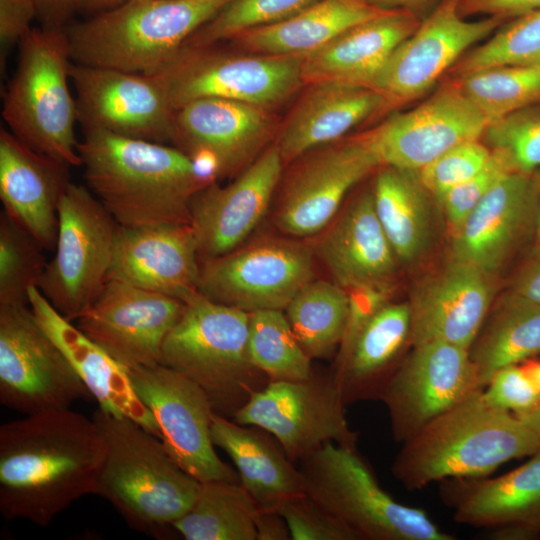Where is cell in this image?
<instances>
[{"label":"cell","instance_id":"cell-1","mask_svg":"<svg viewBox=\"0 0 540 540\" xmlns=\"http://www.w3.org/2000/svg\"><path fill=\"white\" fill-rule=\"evenodd\" d=\"M104 454V439L93 418L70 408L2 424V516L47 526L74 501L95 494Z\"/></svg>","mask_w":540,"mask_h":540},{"label":"cell","instance_id":"cell-2","mask_svg":"<svg viewBox=\"0 0 540 540\" xmlns=\"http://www.w3.org/2000/svg\"><path fill=\"white\" fill-rule=\"evenodd\" d=\"M78 153L86 186L123 227L191 224L192 199L213 183L165 143L86 130Z\"/></svg>","mask_w":540,"mask_h":540},{"label":"cell","instance_id":"cell-3","mask_svg":"<svg viewBox=\"0 0 540 540\" xmlns=\"http://www.w3.org/2000/svg\"><path fill=\"white\" fill-rule=\"evenodd\" d=\"M481 390L402 443L391 472L408 490L449 479L482 478L530 456L540 437L517 416L489 406Z\"/></svg>","mask_w":540,"mask_h":540},{"label":"cell","instance_id":"cell-4","mask_svg":"<svg viewBox=\"0 0 540 540\" xmlns=\"http://www.w3.org/2000/svg\"><path fill=\"white\" fill-rule=\"evenodd\" d=\"M92 418L105 443L95 494L134 529L157 536L172 527L193 505L201 483L135 421L100 408Z\"/></svg>","mask_w":540,"mask_h":540},{"label":"cell","instance_id":"cell-5","mask_svg":"<svg viewBox=\"0 0 540 540\" xmlns=\"http://www.w3.org/2000/svg\"><path fill=\"white\" fill-rule=\"evenodd\" d=\"M231 0H130L66 32L73 62L150 74Z\"/></svg>","mask_w":540,"mask_h":540},{"label":"cell","instance_id":"cell-6","mask_svg":"<svg viewBox=\"0 0 540 540\" xmlns=\"http://www.w3.org/2000/svg\"><path fill=\"white\" fill-rule=\"evenodd\" d=\"M249 317L199 292L185 302L162 349L161 364L193 381L213 411L230 419L270 382L248 358Z\"/></svg>","mask_w":540,"mask_h":540},{"label":"cell","instance_id":"cell-7","mask_svg":"<svg viewBox=\"0 0 540 540\" xmlns=\"http://www.w3.org/2000/svg\"><path fill=\"white\" fill-rule=\"evenodd\" d=\"M19 46L17 68L3 100L2 117L9 131L48 157L69 167L81 166L66 32L32 28Z\"/></svg>","mask_w":540,"mask_h":540},{"label":"cell","instance_id":"cell-8","mask_svg":"<svg viewBox=\"0 0 540 540\" xmlns=\"http://www.w3.org/2000/svg\"><path fill=\"white\" fill-rule=\"evenodd\" d=\"M305 493L360 540H453L424 510L395 501L356 448L327 442L299 461Z\"/></svg>","mask_w":540,"mask_h":540},{"label":"cell","instance_id":"cell-9","mask_svg":"<svg viewBox=\"0 0 540 540\" xmlns=\"http://www.w3.org/2000/svg\"><path fill=\"white\" fill-rule=\"evenodd\" d=\"M303 56L240 55L211 45H184L153 75L171 108L216 97L266 110L290 98L304 83Z\"/></svg>","mask_w":540,"mask_h":540},{"label":"cell","instance_id":"cell-10","mask_svg":"<svg viewBox=\"0 0 540 540\" xmlns=\"http://www.w3.org/2000/svg\"><path fill=\"white\" fill-rule=\"evenodd\" d=\"M118 227L87 186L69 182L58 206L55 254L38 286L67 320H76L107 282Z\"/></svg>","mask_w":540,"mask_h":540},{"label":"cell","instance_id":"cell-11","mask_svg":"<svg viewBox=\"0 0 540 540\" xmlns=\"http://www.w3.org/2000/svg\"><path fill=\"white\" fill-rule=\"evenodd\" d=\"M345 405L332 372L320 375L313 369L307 379L270 381L232 420L268 432L292 462H299L327 442L356 448L358 434L349 426Z\"/></svg>","mask_w":540,"mask_h":540},{"label":"cell","instance_id":"cell-12","mask_svg":"<svg viewBox=\"0 0 540 540\" xmlns=\"http://www.w3.org/2000/svg\"><path fill=\"white\" fill-rule=\"evenodd\" d=\"M92 397L28 303L0 306V401L26 415Z\"/></svg>","mask_w":540,"mask_h":540},{"label":"cell","instance_id":"cell-13","mask_svg":"<svg viewBox=\"0 0 540 540\" xmlns=\"http://www.w3.org/2000/svg\"><path fill=\"white\" fill-rule=\"evenodd\" d=\"M310 248L291 239H265L200 261L198 290L248 313L284 310L313 280Z\"/></svg>","mask_w":540,"mask_h":540},{"label":"cell","instance_id":"cell-14","mask_svg":"<svg viewBox=\"0 0 540 540\" xmlns=\"http://www.w3.org/2000/svg\"><path fill=\"white\" fill-rule=\"evenodd\" d=\"M127 372L138 398L157 421L166 451L185 472L200 483L239 482L238 473L214 449L211 422L215 412L198 385L161 363Z\"/></svg>","mask_w":540,"mask_h":540},{"label":"cell","instance_id":"cell-15","mask_svg":"<svg viewBox=\"0 0 540 540\" xmlns=\"http://www.w3.org/2000/svg\"><path fill=\"white\" fill-rule=\"evenodd\" d=\"M460 0H441L391 54L372 88L391 108L408 104L432 89L475 44L504 22L494 17L468 20Z\"/></svg>","mask_w":540,"mask_h":540},{"label":"cell","instance_id":"cell-16","mask_svg":"<svg viewBox=\"0 0 540 540\" xmlns=\"http://www.w3.org/2000/svg\"><path fill=\"white\" fill-rule=\"evenodd\" d=\"M481 389L468 349L435 340L412 346L379 400L402 444Z\"/></svg>","mask_w":540,"mask_h":540},{"label":"cell","instance_id":"cell-17","mask_svg":"<svg viewBox=\"0 0 540 540\" xmlns=\"http://www.w3.org/2000/svg\"><path fill=\"white\" fill-rule=\"evenodd\" d=\"M70 79L82 131L172 142L174 110L153 75L72 61Z\"/></svg>","mask_w":540,"mask_h":540},{"label":"cell","instance_id":"cell-18","mask_svg":"<svg viewBox=\"0 0 540 540\" xmlns=\"http://www.w3.org/2000/svg\"><path fill=\"white\" fill-rule=\"evenodd\" d=\"M488 121L449 78L419 105L363 133L381 166L419 171L448 149L480 139Z\"/></svg>","mask_w":540,"mask_h":540},{"label":"cell","instance_id":"cell-19","mask_svg":"<svg viewBox=\"0 0 540 540\" xmlns=\"http://www.w3.org/2000/svg\"><path fill=\"white\" fill-rule=\"evenodd\" d=\"M185 303L109 279L77 327L126 370L161 363L163 344Z\"/></svg>","mask_w":540,"mask_h":540},{"label":"cell","instance_id":"cell-20","mask_svg":"<svg viewBox=\"0 0 540 540\" xmlns=\"http://www.w3.org/2000/svg\"><path fill=\"white\" fill-rule=\"evenodd\" d=\"M300 158L275 212L276 226L295 237L311 236L326 228L351 188L381 166L363 133Z\"/></svg>","mask_w":540,"mask_h":540},{"label":"cell","instance_id":"cell-21","mask_svg":"<svg viewBox=\"0 0 540 540\" xmlns=\"http://www.w3.org/2000/svg\"><path fill=\"white\" fill-rule=\"evenodd\" d=\"M536 192L532 174L509 172L453 234L452 258L494 276L527 243L533 246Z\"/></svg>","mask_w":540,"mask_h":540},{"label":"cell","instance_id":"cell-22","mask_svg":"<svg viewBox=\"0 0 540 540\" xmlns=\"http://www.w3.org/2000/svg\"><path fill=\"white\" fill-rule=\"evenodd\" d=\"M284 162L276 144L263 151L236 180L214 182L191 201L193 228L200 261L236 249L266 213Z\"/></svg>","mask_w":540,"mask_h":540},{"label":"cell","instance_id":"cell-23","mask_svg":"<svg viewBox=\"0 0 540 540\" xmlns=\"http://www.w3.org/2000/svg\"><path fill=\"white\" fill-rule=\"evenodd\" d=\"M492 278L453 258L425 278L409 302L412 346L439 340L469 349L494 302Z\"/></svg>","mask_w":540,"mask_h":540},{"label":"cell","instance_id":"cell-24","mask_svg":"<svg viewBox=\"0 0 540 540\" xmlns=\"http://www.w3.org/2000/svg\"><path fill=\"white\" fill-rule=\"evenodd\" d=\"M200 258L191 224L118 227L109 279L182 302L199 293Z\"/></svg>","mask_w":540,"mask_h":540},{"label":"cell","instance_id":"cell-25","mask_svg":"<svg viewBox=\"0 0 540 540\" xmlns=\"http://www.w3.org/2000/svg\"><path fill=\"white\" fill-rule=\"evenodd\" d=\"M272 130L268 110L207 97L190 101L174 111L172 142L189 156H211L222 176L254 159Z\"/></svg>","mask_w":540,"mask_h":540},{"label":"cell","instance_id":"cell-26","mask_svg":"<svg viewBox=\"0 0 540 540\" xmlns=\"http://www.w3.org/2000/svg\"><path fill=\"white\" fill-rule=\"evenodd\" d=\"M69 166L48 157L6 129L0 131V199L3 212L45 248H55L58 206Z\"/></svg>","mask_w":540,"mask_h":540},{"label":"cell","instance_id":"cell-27","mask_svg":"<svg viewBox=\"0 0 540 540\" xmlns=\"http://www.w3.org/2000/svg\"><path fill=\"white\" fill-rule=\"evenodd\" d=\"M28 304L40 326L61 349L98 402L99 408L135 421L160 439L157 421L135 393L127 370L63 317L38 287L28 290Z\"/></svg>","mask_w":540,"mask_h":540},{"label":"cell","instance_id":"cell-28","mask_svg":"<svg viewBox=\"0 0 540 540\" xmlns=\"http://www.w3.org/2000/svg\"><path fill=\"white\" fill-rule=\"evenodd\" d=\"M391 109L369 86L325 81L311 84L283 123L275 143L285 163L337 142L360 124Z\"/></svg>","mask_w":540,"mask_h":540},{"label":"cell","instance_id":"cell-29","mask_svg":"<svg viewBox=\"0 0 540 540\" xmlns=\"http://www.w3.org/2000/svg\"><path fill=\"white\" fill-rule=\"evenodd\" d=\"M327 227L317 253L337 284L392 287L398 259L376 215L372 190L355 197Z\"/></svg>","mask_w":540,"mask_h":540},{"label":"cell","instance_id":"cell-30","mask_svg":"<svg viewBox=\"0 0 540 540\" xmlns=\"http://www.w3.org/2000/svg\"><path fill=\"white\" fill-rule=\"evenodd\" d=\"M421 20L409 12L387 11L352 26L303 57L304 83L333 81L371 87L391 54Z\"/></svg>","mask_w":540,"mask_h":540},{"label":"cell","instance_id":"cell-31","mask_svg":"<svg viewBox=\"0 0 540 540\" xmlns=\"http://www.w3.org/2000/svg\"><path fill=\"white\" fill-rule=\"evenodd\" d=\"M516 469L492 478L445 480L456 522L476 527L523 525L540 532V448Z\"/></svg>","mask_w":540,"mask_h":540},{"label":"cell","instance_id":"cell-32","mask_svg":"<svg viewBox=\"0 0 540 540\" xmlns=\"http://www.w3.org/2000/svg\"><path fill=\"white\" fill-rule=\"evenodd\" d=\"M411 341L408 303H388L364 326L332 374L346 404L379 400Z\"/></svg>","mask_w":540,"mask_h":540},{"label":"cell","instance_id":"cell-33","mask_svg":"<svg viewBox=\"0 0 540 540\" xmlns=\"http://www.w3.org/2000/svg\"><path fill=\"white\" fill-rule=\"evenodd\" d=\"M268 432L214 413L211 438L237 468L239 483L260 510L277 511L287 500L305 494L303 476Z\"/></svg>","mask_w":540,"mask_h":540},{"label":"cell","instance_id":"cell-34","mask_svg":"<svg viewBox=\"0 0 540 540\" xmlns=\"http://www.w3.org/2000/svg\"><path fill=\"white\" fill-rule=\"evenodd\" d=\"M384 12L361 0H318L288 19L247 30L235 39L258 54L304 57Z\"/></svg>","mask_w":540,"mask_h":540},{"label":"cell","instance_id":"cell-35","mask_svg":"<svg viewBox=\"0 0 540 540\" xmlns=\"http://www.w3.org/2000/svg\"><path fill=\"white\" fill-rule=\"evenodd\" d=\"M378 220L398 259L413 263L430 249L434 238L431 194L416 171L382 166L372 189Z\"/></svg>","mask_w":540,"mask_h":540},{"label":"cell","instance_id":"cell-36","mask_svg":"<svg viewBox=\"0 0 540 540\" xmlns=\"http://www.w3.org/2000/svg\"><path fill=\"white\" fill-rule=\"evenodd\" d=\"M469 356L483 389L493 374L540 354V305L508 290L494 301Z\"/></svg>","mask_w":540,"mask_h":540},{"label":"cell","instance_id":"cell-37","mask_svg":"<svg viewBox=\"0 0 540 540\" xmlns=\"http://www.w3.org/2000/svg\"><path fill=\"white\" fill-rule=\"evenodd\" d=\"M259 510L239 482L209 481L172 527L186 540H257Z\"/></svg>","mask_w":540,"mask_h":540},{"label":"cell","instance_id":"cell-38","mask_svg":"<svg viewBox=\"0 0 540 540\" xmlns=\"http://www.w3.org/2000/svg\"><path fill=\"white\" fill-rule=\"evenodd\" d=\"M303 350L313 359L336 356L348 317V294L339 284L312 280L284 309Z\"/></svg>","mask_w":540,"mask_h":540},{"label":"cell","instance_id":"cell-39","mask_svg":"<svg viewBox=\"0 0 540 540\" xmlns=\"http://www.w3.org/2000/svg\"><path fill=\"white\" fill-rule=\"evenodd\" d=\"M247 354L270 381L303 380L313 372L312 359L298 342L284 310L250 313Z\"/></svg>","mask_w":540,"mask_h":540},{"label":"cell","instance_id":"cell-40","mask_svg":"<svg viewBox=\"0 0 540 540\" xmlns=\"http://www.w3.org/2000/svg\"><path fill=\"white\" fill-rule=\"evenodd\" d=\"M449 79L488 123L540 102V64L495 67Z\"/></svg>","mask_w":540,"mask_h":540},{"label":"cell","instance_id":"cell-41","mask_svg":"<svg viewBox=\"0 0 540 540\" xmlns=\"http://www.w3.org/2000/svg\"><path fill=\"white\" fill-rule=\"evenodd\" d=\"M540 64V9L505 21L467 51L444 78H459L502 66Z\"/></svg>","mask_w":540,"mask_h":540},{"label":"cell","instance_id":"cell-42","mask_svg":"<svg viewBox=\"0 0 540 540\" xmlns=\"http://www.w3.org/2000/svg\"><path fill=\"white\" fill-rule=\"evenodd\" d=\"M45 248L4 212L0 215V306L28 303L47 261Z\"/></svg>","mask_w":540,"mask_h":540},{"label":"cell","instance_id":"cell-43","mask_svg":"<svg viewBox=\"0 0 540 540\" xmlns=\"http://www.w3.org/2000/svg\"><path fill=\"white\" fill-rule=\"evenodd\" d=\"M480 139L513 172L534 173L540 169V102L488 123Z\"/></svg>","mask_w":540,"mask_h":540},{"label":"cell","instance_id":"cell-44","mask_svg":"<svg viewBox=\"0 0 540 540\" xmlns=\"http://www.w3.org/2000/svg\"><path fill=\"white\" fill-rule=\"evenodd\" d=\"M318 0H231L185 45L205 46L292 17Z\"/></svg>","mask_w":540,"mask_h":540},{"label":"cell","instance_id":"cell-45","mask_svg":"<svg viewBox=\"0 0 540 540\" xmlns=\"http://www.w3.org/2000/svg\"><path fill=\"white\" fill-rule=\"evenodd\" d=\"M491 155L481 139L469 140L448 149L416 172L426 190L435 197L474 176Z\"/></svg>","mask_w":540,"mask_h":540},{"label":"cell","instance_id":"cell-46","mask_svg":"<svg viewBox=\"0 0 540 540\" xmlns=\"http://www.w3.org/2000/svg\"><path fill=\"white\" fill-rule=\"evenodd\" d=\"M277 512L285 519L293 540H360L342 520L306 493L287 500Z\"/></svg>","mask_w":540,"mask_h":540},{"label":"cell","instance_id":"cell-47","mask_svg":"<svg viewBox=\"0 0 540 540\" xmlns=\"http://www.w3.org/2000/svg\"><path fill=\"white\" fill-rule=\"evenodd\" d=\"M509 172L513 171L506 161L492 152L478 173L434 197L453 234L497 181Z\"/></svg>","mask_w":540,"mask_h":540},{"label":"cell","instance_id":"cell-48","mask_svg":"<svg viewBox=\"0 0 540 540\" xmlns=\"http://www.w3.org/2000/svg\"><path fill=\"white\" fill-rule=\"evenodd\" d=\"M491 407L521 415L540 406V392L521 364L496 371L481 391Z\"/></svg>","mask_w":540,"mask_h":540},{"label":"cell","instance_id":"cell-49","mask_svg":"<svg viewBox=\"0 0 540 540\" xmlns=\"http://www.w3.org/2000/svg\"><path fill=\"white\" fill-rule=\"evenodd\" d=\"M346 291L348 294L347 324L334 364L340 362L347 355L364 326L382 307L389 303L392 287L356 286L348 288Z\"/></svg>","mask_w":540,"mask_h":540},{"label":"cell","instance_id":"cell-50","mask_svg":"<svg viewBox=\"0 0 540 540\" xmlns=\"http://www.w3.org/2000/svg\"><path fill=\"white\" fill-rule=\"evenodd\" d=\"M38 16L35 0H0L1 67L7 53L20 44L31 31V23Z\"/></svg>","mask_w":540,"mask_h":540},{"label":"cell","instance_id":"cell-51","mask_svg":"<svg viewBox=\"0 0 540 540\" xmlns=\"http://www.w3.org/2000/svg\"><path fill=\"white\" fill-rule=\"evenodd\" d=\"M540 9V0H460L459 11L464 17H494L503 22Z\"/></svg>","mask_w":540,"mask_h":540},{"label":"cell","instance_id":"cell-52","mask_svg":"<svg viewBox=\"0 0 540 540\" xmlns=\"http://www.w3.org/2000/svg\"><path fill=\"white\" fill-rule=\"evenodd\" d=\"M510 290L540 305V248L531 250L516 272Z\"/></svg>","mask_w":540,"mask_h":540},{"label":"cell","instance_id":"cell-53","mask_svg":"<svg viewBox=\"0 0 540 540\" xmlns=\"http://www.w3.org/2000/svg\"><path fill=\"white\" fill-rule=\"evenodd\" d=\"M257 540H289L290 531L277 511L259 510L256 517Z\"/></svg>","mask_w":540,"mask_h":540},{"label":"cell","instance_id":"cell-54","mask_svg":"<svg viewBox=\"0 0 540 540\" xmlns=\"http://www.w3.org/2000/svg\"><path fill=\"white\" fill-rule=\"evenodd\" d=\"M383 11H404L422 19L429 14L441 0H361Z\"/></svg>","mask_w":540,"mask_h":540},{"label":"cell","instance_id":"cell-55","mask_svg":"<svg viewBox=\"0 0 540 540\" xmlns=\"http://www.w3.org/2000/svg\"><path fill=\"white\" fill-rule=\"evenodd\" d=\"M38 8V16L44 22L45 27L60 28L71 9L75 6V0H35Z\"/></svg>","mask_w":540,"mask_h":540},{"label":"cell","instance_id":"cell-56","mask_svg":"<svg viewBox=\"0 0 540 540\" xmlns=\"http://www.w3.org/2000/svg\"><path fill=\"white\" fill-rule=\"evenodd\" d=\"M539 536V531L517 524L491 528L488 534V538L493 540H533Z\"/></svg>","mask_w":540,"mask_h":540},{"label":"cell","instance_id":"cell-57","mask_svg":"<svg viewBox=\"0 0 540 540\" xmlns=\"http://www.w3.org/2000/svg\"><path fill=\"white\" fill-rule=\"evenodd\" d=\"M128 1L130 0H75V6L90 10H111Z\"/></svg>","mask_w":540,"mask_h":540},{"label":"cell","instance_id":"cell-58","mask_svg":"<svg viewBox=\"0 0 540 540\" xmlns=\"http://www.w3.org/2000/svg\"><path fill=\"white\" fill-rule=\"evenodd\" d=\"M536 192V226L534 242L531 250L540 248V169L532 173Z\"/></svg>","mask_w":540,"mask_h":540},{"label":"cell","instance_id":"cell-59","mask_svg":"<svg viewBox=\"0 0 540 540\" xmlns=\"http://www.w3.org/2000/svg\"><path fill=\"white\" fill-rule=\"evenodd\" d=\"M540 392V358L534 357L521 363Z\"/></svg>","mask_w":540,"mask_h":540},{"label":"cell","instance_id":"cell-60","mask_svg":"<svg viewBox=\"0 0 540 540\" xmlns=\"http://www.w3.org/2000/svg\"><path fill=\"white\" fill-rule=\"evenodd\" d=\"M515 416L540 437V406L530 412Z\"/></svg>","mask_w":540,"mask_h":540}]
</instances>
